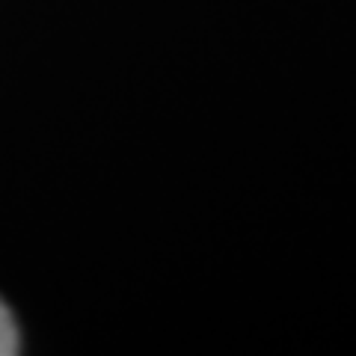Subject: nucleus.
Returning <instances> with one entry per match:
<instances>
[{
    "label": "nucleus",
    "instance_id": "obj_1",
    "mask_svg": "<svg viewBox=\"0 0 356 356\" xmlns=\"http://www.w3.org/2000/svg\"><path fill=\"white\" fill-rule=\"evenodd\" d=\"M18 344H21V336H18L15 318H13V312L6 309L3 300H0V356L18 353Z\"/></svg>",
    "mask_w": 356,
    "mask_h": 356
}]
</instances>
